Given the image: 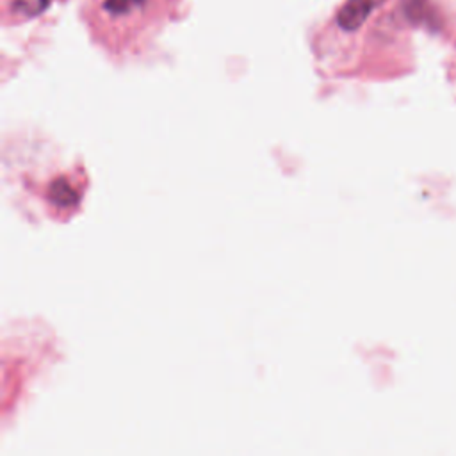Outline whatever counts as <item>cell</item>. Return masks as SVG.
<instances>
[{
  "instance_id": "7a4b0ae2",
  "label": "cell",
  "mask_w": 456,
  "mask_h": 456,
  "mask_svg": "<svg viewBox=\"0 0 456 456\" xmlns=\"http://www.w3.org/2000/svg\"><path fill=\"white\" fill-rule=\"evenodd\" d=\"M387 0H347L335 14L333 25L342 32H356Z\"/></svg>"
},
{
  "instance_id": "6da1fadb",
  "label": "cell",
  "mask_w": 456,
  "mask_h": 456,
  "mask_svg": "<svg viewBox=\"0 0 456 456\" xmlns=\"http://www.w3.org/2000/svg\"><path fill=\"white\" fill-rule=\"evenodd\" d=\"M178 0H86L91 30L114 48L132 46L175 11Z\"/></svg>"
},
{
  "instance_id": "277c9868",
  "label": "cell",
  "mask_w": 456,
  "mask_h": 456,
  "mask_svg": "<svg viewBox=\"0 0 456 456\" xmlns=\"http://www.w3.org/2000/svg\"><path fill=\"white\" fill-rule=\"evenodd\" d=\"M403 12L413 23H424L429 27H436L440 23L435 5L428 0H404Z\"/></svg>"
},
{
  "instance_id": "3957f363",
  "label": "cell",
  "mask_w": 456,
  "mask_h": 456,
  "mask_svg": "<svg viewBox=\"0 0 456 456\" xmlns=\"http://www.w3.org/2000/svg\"><path fill=\"white\" fill-rule=\"evenodd\" d=\"M52 0H4L5 20H27L41 14Z\"/></svg>"
}]
</instances>
